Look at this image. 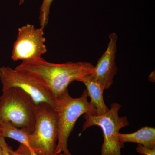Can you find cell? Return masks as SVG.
<instances>
[{"instance_id": "cell-15", "label": "cell", "mask_w": 155, "mask_h": 155, "mask_svg": "<svg viewBox=\"0 0 155 155\" xmlns=\"http://www.w3.org/2000/svg\"><path fill=\"white\" fill-rule=\"evenodd\" d=\"M0 145L2 150V155H11L9 153V146L6 143L5 138L0 135Z\"/></svg>"}, {"instance_id": "cell-16", "label": "cell", "mask_w": 155, "mask_h": 155, "mask_svg": "<svg viewBox=\"0 0 155 155\" xmlns=\"http://www.w3.org/2000/svg\"><path fill=\"white\" fill-rule=\"evenodd\" d=\"M25 0H19V5H22L24 2Z\"/></svg>"}, {"instance_id": "cell-3", "label": "cell", "mask_w": 155, "mask_h": 155, "mask_svg": "<svg viewBox=\"0 0 155 155\" xmlns=\"http://www.w3.org/2000/svg\"><path fill=\"white\" fill-rule=\"evenodd\" d=\"M0 96V124H8L29 134L34 129L36 104L24 91L11 87Z\"/></svg>"}, {"instance_id": "cell-5", "label": "cell", "mask_w": 155, "mask_h": 155, "mask_svg": "<svg viewBox=\"0 0 155 155\" xmlns=\"http://www.w3.org/2000/svg\"><path fill=\"white\" fill-rule=\"evenodd\" d=\"M121 105L117 103L111 104L107 113L102 115L84 114L85 122L82 131H85L92 126H99L103 132L104 140L101 147V155H122L121 150L124 147V143L119 141L120 129L129 125L127 116L120 117L119 112Z\"/></svg>"}, {"instance_id": "cell-11", "label": "cell", "mask_w": 155, "mask_h": 155, "mask_svg": "<svg viewBox=\"0 0 155 155\" xmlns=\"http://www.w3.org/2000/svg\"><path fill=\"white\" fill-rule=\"evenodd\" d=\"M29 134L12 125L0 124V135L19 142L20 144L27 147L31 152L35 153L29 145Z\"/></svg>"}, {"instance_id": "cell-4", "label": "cell", "mask_w": 155, "mask_h": 155, "mask_svg": "<svg viewBox=\"0 0 155 155\" xmlns=\"http://www.w3.org/2000/svg\"><path fill=\"white\" fill-rule=\"evenodd\" d=\"M34 129L29 134V145L37 155H55L59 128L54 107L46 103L35 105Z\"/></svg>"}, {"instance_id": "cell-8", "label": "cell", "mask_w": 155, "mask_h": 155, "mask_svg": "<svg viewBox=\"0 0 155 155\" xmlns=\"http://www.w3.org/2000/svg\"><path fill=\"white\" fill-rule=\"evenodd\" d=\"M110 41L106 51L100 58L91 75L101 85L104 90L110 88L117 73L116 54L117 37L116 33L110 34Z\"/></svg>"}, {"instance_id": "cell-17", "label": "cell", "mask_w": 155, "mask_h": 155, "mask_svg": "<svg viewBox=\"0 0 155 155\" xmlns=\"http://www.w3.org/2000/svg\"><path fill=\"white\" fill-rule=\"evenodd\" d=\"M0 155H2V150L1 148V145H0Z\"/></svg>"}, {"instance_id": "cell-10", "label": "cell", "mask_w": 155, "mask_h": 155, "mask_svg": "<svg viewBox=\"0 0 155 155\" xmlns=\"http://www.w3.org/2000/svg\"><path fill=\"white\" fill-rule=\"evenodd\" d=\"M119 141L123 143H135L150 148H155V128L145 126L133 133H119Z\"/></svg>"}, {"instance_id": "cell-2", "label": "cell", "mask_w": 155, "mask_h": 155, "mask_svg": "<svg viewBox=\"0 0 155 155\" xmlns=\"http://www.w3.org/2000/svg\"><path fill=\"white\" fill-rule=\"evenodd\" d=\"M88 97L85 89L79 97H72L68 91L56 99L55 109L58 114L59 134L55 155H72L68 149L67 142L78 119L86 113L96 115L87 100Z\"/></svg>"}, {"instance_id": "cell-7", "label": "cell", "mask_w": 155, "mask_h": 155, "mask_svg": "<svg viewBox=\"0 0 155 155\" xmlns=\"http://www.w3.org/2000/svg\"><path fill=\"white\" fill-rule=\"evenodd\" d=\"M45 40L44 28L30 24L23 25L18 29L11 58L14 61H24L41 58L47 51Z\"/></svg>"}, {"instance_id": "cell-14", "label": "cell", "mask_w": 155, "mask_h": 155, "mask_svg": "<svg viewBox=\"0 0 155 155\" xmlns=\"http://www.w3.org/2000/svg\"><path fill=\"white\" fill-rule=\"evenodd\" d=\"M136 150L139 153L143 155H155V148H150L138 144L136 148Z\"/></svg>"}, {"instance_id": "cell-12", "label": "cell", "mask_w": 155, "mask_h": 155, "mask_svg": "<svg viewBox=\"0 0 155 155\" xmlns=\"http://www.w3.org/2000/svg\"><path fill=\"white\" fill-rule=\"evenodd\" d=\"M54 0H43L40 8L39 19L41 27L44 28L47 25L49 18L50 8Z\"/></svg>"}, {"instance_id": "cell-6", "label": "cell", "mask_w": 155, "mask_h": 155, "mask_svg": "<svg viewBox=\"0 0 155 155\" xmlns=\"http://www.w3.org/2000/svg\"><path fill=\"white\" fill-rule=\"evenodd\" d=\"M2 91L11 87L20 89L29 95L35 104L46 103L55 108V99L51 93L32 78L16 69L0 68Z\"/></svg>"}, {"instance_id": "cell-13", "label": "cell", "mask_w": 155, "mask_h": 155, "mask_svg": "<svg viewBox=\"0 0 155 155\" xmlns=\"http://www.w3.org/2000/svg\"><path fill=\"white\" fill-rule=\"evenodd\" d=\"M9 153L11 155H37L35 153L31 152L24 146L20 144L16 151L12 150L11 147H8Z\"/></svg>"}, {"instance_id": "cell-1", "label": "cell", "mask_w": 155, "mask_h": 155, "mask_svg": "<svg viewBox=\"0 0 155 155\" xmlns=\"http://www.w3.org/2000/svg\"><path fill=\"white\" fill-rule=\"evenodd\" d=\"M94 66L86 62L50 63L41 58L22 61L15 69L32 78L55 99L68 91L70 83L91 74Z\"/></svg>"}, {"instance_id": "cell-9", "label": "cell", "mask_w": 155, "mask_h": 155, "mask_svg": "<svg viewBox=\"0 0 155 155\" xmlns=\"http://www.w3.org/2000/svg\"><path fill=\"white\" fill-rule=\"evenodd\" d=\"M86 86L88 96L90 98V104L95 110L96 115L106 114L110 109L106 105L103 97L104 89L101 85L91 74L82 77L78 80Z\"/></svg>"}, {"instance_id": "cell-18", "label": "cell", "mask_w": 155, "mask_h": 155, "mask_svg": "<svg viewBox=\"0 0 155 155\" xmlns=\"http://www.w3.org/2000/svg\"><path fill=\"white\" fill-rule=\"evenodd\" d=\"M57 155H64V154H63V153H61Z\"/></svg>"}]
</instances>
